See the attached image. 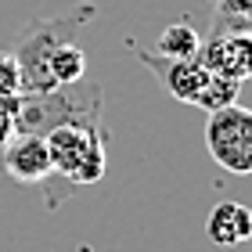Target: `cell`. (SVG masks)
Returning <instances> with one entry per match:
<instances>
[{
  "mask_svg": "<svg viewBox=\"0 0 252 252\" xmlns=\"http://www.w3.org/2000/svg\"><path fill=\"white\" fill-rule=\"evenodd\" d=\"M47 152H51V177L43 180L47 205L58 209L65 198L83 188V184H101L108 166V130L101 126H83L68 123L47 133Z\"/></svg>",
  "mask_w": 252,
  "mask_h": 252,
  "instance_id": "6da1fadb",
  "label": "cell"
},
{
  "mask_svg": "<svg viewBox=\"0 0 252 252\" xmlns=\"http://www.w3.org/2000/svg\"><path fill=\"white\" fill-rule=\"evenodd\" d=\"M68 123L101 126L105 123V87L97 79H76V83H58L36 94H18L15 105V133H36L47 137L51 130Z\"/></svg>",
  "mask_w": 252,
  "mask_h": 252,
  "instance_id": "7a4b0ae2",
  "label": "cell"
},
{
  "mask_svg": "<svg viewBox=\"0 0 252 252\" xmlns=\"http://www.w3.org/2000/svg\"><path fill=\"white\" fill-rule=\"evenodd\" d=\"M97 18V4H79L76 11L58 18H32L18 29L15 36V62L22 72V94H36V90H51L58 87L51 76V54L62 47V43L76 40V32L87 26V22Z\"/></svg>",
  "mask_w": 252,
  "mask_h": 252,
  "instance_id": "3957f363",
  "label": "cell"
},
{
  "mask_svg": "<svg viewBox=\"0 0 252 252\" xmlns=\"http://www.w3.org/2000/svg\"><path fill=\"white\" fill-rule=\"evenodd\" d=\"M130 51L152 68L155 79L177 101L194 105L202 112L227 108V105L238 101V94H242V83H234V79H227V76H216L213 68L202 62V54H191V58H158L155 51H141L137 43H130Z\"/></svg>",
  "mask_w": 252,
  "mask_h": 252,
  "instance_id": "277c9868",
  "label": "cell"
},
{
  "mask_svg": "<svg viewBox=\"0 0 252 252\" xmlns=\"http://www.w3.org/2000/svg\"><path fill=\"white\" fill-rule=\"evenodd\" d=\"M205 148L227 173L249 177L252 173V108L227 105L209 112L205 123Z\"/></svg>",
  "mask_w": 252,
  "mask_h": 252,
  "instance_id": "5b68a950",
  "label": "cell"
},
{
  "mask_svg": "<svg viewBox=\"0 0 252 252\" xmlns=\"http://www.w3.org/2000/svg\"><path fill=\"white\" fill-rule=\"evenodd\" d=\"M0 169L22 188L43 184L51 177V152H47V137L36 133H15L11 141L0 148Z\"/></svg>",
  "mask_w": 252,
  "mask_h": 252,
  "instance_id": "8992f818",
  "label": "cell"
},
{
  "mask_svg": "<svg viewBox=\"0 0 252 252\" xmlns=\"http://www.w3.org/2000/svg\"><path fill=\"white\" fill-rule=\"evenodd\" d=\"M198 54L216 76H227L234 83L252 79V36L249 32H209L202 40Z\"/></svg>",
  "mask_w": 252,
  "mask_h": 252,
  "instance_id": "52a82bcc",
  "label": "cell"
},
{
  "mask_svg": "<svg viewBox=\"0 0 252 252\" xmlns=\"http://www.w3.org/2000/svg\"><path fill=\"white\" fill-rule=\"evenodd\" d=\"M205 234L213 245L234 249L252 238V209L242 202H216L205 216Z\"/></svg>",
  "mask_w": 252,
  "mask_h": 252,
  "instance_id": "ba28073f",
  "label": "cell"
},
{
  "mask_svg": "<svg viewBox=\"0 0 252 252\" xmlns=\"http://www.w3.org/2000/svg\"><path fill=\"white\" fill-rule=\"evenodd\" d=\"M209 32H249L252 36V0H213Z\"/></svg>",
  "mask_w": 252,
  "mask_h": 252,
  "instance_id": "9c48e42d",
  "label": "cell"
},
{
  "mask_svg": "<svg viewBox=\"0 0 252 252\" xmlns=\"http://www.w3.org/2000/svg\"><path fill=\"white\" fill-rule=\"evenodd\" d=\"M198 47H202V36L194 32L191 22H173V26H166L162 36L155 40L158 58H191V54H198Z\"/></svg>",
  "mask_w": 252,
  "mask_h": 252,
  "instance_id": "30bf717a",
  "label": "cell"
},
{
  "mask_svg": "<svg viewBox=\"0 0 252 252\" xmlns=\"http://www.w3.org/2000/svg\"><path fill=\"white\" fill-rule=\"evenodd\" d=\"M51 76H54V83H76V79H83L87 76V51L76 40L62 43L51 54Z\"/></svg>",
  "mask_w": 252,
  "mask_h": 252,
  "instance_id": "8fae6325",
  "label": "cell"
},
{
  "mask_svg": "<svg viewBox=\"0 0 252 252\" xmlns=\"http://www.w3.org/2000/svg\"><path fill=\"white\" fill-rule=\"evenodd\" d=\"M22 94V72L11 51H0V97H15Z\"/></svg>",
  "mask_w": 252,
  "mask_h": 252,
  "instance_id": "7c38bea8",
  "label": "cell"
},
{
  "mask_svg": "<svg viewBox=\"0 0 252 252\" xmlns=\"http://www.w3.org/2000/svg\"><path fill=\"white\" fill-rule=\"evenodd\" d=\"M15 105H18V94L15 97H0V148L15 137Z\"/></svg>",
  "mask_w": 252,
  "mask_h": 252,
  "instance_id": "4fadbf2b",
  "label": "cell"
}]
</instances>
